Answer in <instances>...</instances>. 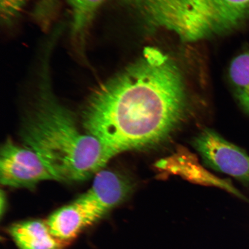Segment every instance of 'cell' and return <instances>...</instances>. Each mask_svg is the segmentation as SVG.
I'll return each instance as SVG.
<instances>
[{
  "mask_svg": "<svg viewBox=\"0 0 249 249\" xmlns=\"http://www.w3.org/2000/svg\"><path fill=\"white\" fill-rule=\"evenodd\" d=\"M188 99L181 73L157 48L93 90L82 113L87 133L110 157L157 147L184 121Z\"/></svg>",
  "mask_w": 249,
  "mask_h": 249,
  "instance_id": "1",
  "label": "cell"
},
{
  "mask_svg": "<svg viewBox=\"0 0 249 249\" xmlns=\"http://www.w3.org/2000/svg\"><path fill=\"white\" fill-rule=\"evenodd\" d=\"M46 55L37 98L24 121L21 138L55 180L82 181L102 170L111 157L97 139L80 131L73 114L55 98Z\"/></svg>",
  "mask_w": 249,
  "mask_h": 249,
  "instance_id": "2",
  "label": "cell"
},
{
  "mask_svg": "<svg viewBox=\"0 0 249 249\" xmlns=\"http://www.w3.org/2000/svg\"><path fill=\"white\" fill-rule=\"evenodd\" d=\"M149 23L187 42L231 32L249 18V0H141Z\"/></svg>",
  "mask_w": 249,
  "mask_h": 249,
  "instance_id": "3",
  "label": "cell"
},
{
  "mask_svg": "<svg viewBox=\"0 0 249 249\" xmlns=\"http://www.w3.org/2000/svg\"><path fill=\"white\" fill-rule=\"evenodd\" d=\"M0 157V180L2 185L30 188L43 180H55L36 152L20 147L11 139L2 146Z\"/></svg>",
  "mask_w": 249,
  "mask_h": 249,
  "instance_id": "4",
  "label": "cell"
},
{
  "mask_svg": "<svg viewBox=\"0 0 249 249\" xmlns=\"http://www.w3.org/2000/svg\"><path fill=\"white\" fill-rule=\"evenodd\" d=\"M207 166L244 182L249 169V155L213 129H204L192 142Z\"/></svg>",
  "mask_w": 249,
  "mask_h": 249,
  "instance_id": "5",
  "label": "cell"
},
{
  "mask_svg": "<svg viewBox=\"0 0 249 249\" xmlns=\"http://www.w3.org/2000/svg\"><path fill=\"white\" fill-rule=\"evenodd\" d=\"M129 177L112 170H101L96 174L91 188L77 198L100 220L106 214L125 202L133 191Z\"/></svg>",
  "mask_w": 249,
  "mask_h": 249,
  "instance_id": "6",
  "label": "cell"
},
{
  "mask_svg": "<svg viewBox=\"0 0 249 249\" xmlns=\"http://www.w3.org/2000/svg\"><path fill=\"white\" fill-rule=\"evenodd\" d=\"M46 222L52 235L64 242L76 237L86 227L95 223L77 200L54 212Z\"/></svg>",
  "mask_w": 249,
  "mask_h": 249,
  "instance_id": "7",
  "label": "cell"
},
{
  "mask_svg": "<svg viewBox=\"0 0 249 249\" xmlns=\"http://www.w3.org/2000/svg\"><path fill=\"white\" fill-rule=\"evenodd\" d=\"M8 232L19 249H62L65 243L53 236L46 222L41 220L16 223Z\"/></svg>",
  "mask_w": 249,
  "mask_h": 249,
  "instance_id": "8",
  "label": "cell"
},
{
  "mask_svg": "<svg viewBox=\"0 0 249 249\" xmlns=\"http://www.w3.org/2000/svg\"><path fill=\"white\" fill-rule=\"evenodd\" d=\"M72 14L71 36L76 44L82 46L97 9L105 0H68Z\"/></svg>",
  "mask_w": 249,
  "mask_h": 249,
  "instance_id": "9",
  "label": "cell"
},
{
  "mask_svg": "<svg viewBox=\"0 0 249 249\" xmlns=\"http://www.w3.org/2000/svg\"><path fill=\"white\" fill-rule=\"evenodd\" d=\"M229 75L236 99L249 114V52L233 59L230 65Z\"/></svg>",
  "mask_w": 249,
  "mask_h": 249,
  "instance_id": "10",
  "label": "cell"
},
{
  "mask_svg": "<svg viewBox=\"0 0 249 249\" xmlns=\"http://www.w3.org/2000/svg\"><path fill=\"white\" fill-rule=\"evenodd\" d=\"M29 0H0L1 20L10 22L19 14Z\"/></svg>",
  "mask_w": 249,
  "mask_h": 249,
  "instance_id": "11",
  "label": "cell"
},
{
  "mask_svg": "<svg viewBox=\"0 0 249 249\" xmlns=\"http://www.w3.org/2000/svg\"><path fill=\"white\" fill-rule=\"evenodd\" d=\"M5 195L2 194L1 192V215L2 216V214L4 213L5 208Z\"/></svg>",
  "mask_w": 249,
  "mask_h": 249,
  "instance_id": "12",
  "label": "cell"
}]
</instances>
